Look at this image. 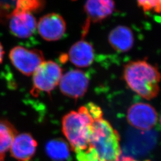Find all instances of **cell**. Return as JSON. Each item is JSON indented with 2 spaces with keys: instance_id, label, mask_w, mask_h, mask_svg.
<instances>
[{
  "instance_id": "cell-1",
  "label": "cell",
  "mask_w": 161,
  "mask_h": 161,
  "mask_svg": "<svg viewBox=\"0 0 161 161\" xmlns=\"http://www.w3.org/2000/svg\"><path fill=\"white\" fill-rule=\"evenodd\" d=\"M127 86L140 97L151 100L159 92L161 80L160 72L146 60H136L127 64L123 72Z\"/></svg>"
},
{
  "instance_id": "cell-2",
  "label": "cell",
  "mask_w": 161,
  "mask_h": 161,
  "mask_svg": "<svg viewBox=\"0 0 161 161\" xmlns=\"http://www.w3.org/2000/svg\"><path fill=\"white\" fill-rule=\"evenodd\" d=\"M90 144L97 153L99 161H121L120 136L103 118L93 122Z\"/></svg>"
},
{
  "instance_id": "cell-3",
  "label": "cell",
  "mask_w": 161,
  "mask_h": 161,
  "mask_svg": "<svg viewBox=\"0 0 161 161\" xmlns=\"http://www.w3.org/2000/svg\"><path fill=\"white\" fill-rule=\"evenodd\" d=\"M93 122L86 106L64 116L62 131L72 150L85 149L90 144Z\"/></svg>"
},
{
  "instance_id": "cell-4",
  "label": "cell",
  "mask_w": 161,
  "mask_h": 161,
  "mask_svg": "<svg viewBox=\"0 0 161 161\" xmlns=\"http://www.w3.org/2000/svg\"><path fill=\"white\" fill-rule=\"evenodd\" d=\"M62 76V70L53 61H44L33 74L31 93L36 96L40 92L50 93L58 86Z\"/></svg>"
},
{
  "instance_id": "cell-5",
  "label": "cell",
  "mask_w": 161,
  "mask_h": 161,
  "mask_svg": "<svg viewBox=\"0 0 161 161\" xmlns=\"http://www.w3.org/2000/svg\"><path fill=\"white\" fill-rule=\"evenodd\" d=\"M9 58L13 66L24 75L29 76L44 62L42 52L29 50L22 46L13 47L9 53Z\"/></svg>"
},
{
  "instance_id": "cell-6",
  "label": "cell",
  "mask_w": 161,
  "mask_h": 161,
  "mask_svg": "<svg viewBox=\"0 0 161 161\" xmlns=\"http://www.w3.org/2000/svg\"><path fill=\"white\" fill-rule=\"evenodd\" d=\"M58 84L61 92L64 96L77 99L86 93L89 86V80L84 72L74 69L62 75Z\"/></svg>"
},
{
  "instance_id": "cell-7",
  "label": "cell",
  "mask_w": 161,
  "mask_h": 161,
  "mask_svg": "<svg viewBox=\"0 0 161 161\" xmlns=\"http://www.w3.org/2000/svg\"><path fill=\"white\" fill-rule=\"evenodd\" d=\"M127 118L128 123L132 127L141 130H149L155 125L158 114L150 104L140 102L130 107Z\"/></svg>"
},
{
  "instance_id": "cell-8",
  "label": "cell",
  "mask_w": 161,
  "mask_h": 161,
  "mask_svg": "<svg viewBox=\"0 0 161 161\" xmlns=\"http://www.w3.org/2000/svg\"><path fill=\"white\" fill-rule=\"evenodd\" d=\"M36 29L44 40L55 41L62 38L65 34L66 23L60 14L49 13L41 17Z\"/></svg>"
},
{
  "instance_id": "cell-9",
  "label": "cell",
  "mask_w": 161,
  "mask_h": 161,
  "mask_svg": "<svg viewBox=\"0 0 161 161\" xmlns=\"http://www.w3.org/2000/svg\"><path fill=\"white\" fill-rule=\"evenodd\" d=\"M36 28V20L31 12L14 10L10 15L9 28L12 34L19 38H29Z\"/></svg>"
},
{
  "instance_id": "cell-10",
  "label": "cell",
  "mask_w": 161,
  "mask_h": 161,
  "mask_svg": "<svg viewBox=\"0 0 161 161\" xmlns=\"http://www.w3.org/2000/svg\"><path fill=\"white\" fill-rule=\"evenodd\" d=\"M37 148V142L29 133L17 134L10 149L12 158L17 161H31Z\"/></svg>"
},
{
  "instance_id": "cell-11",
  "label": "cell",
  "mask_w": 161,
  "mask_h": 161,
  "mask_svg": "<svg viewBox=\"0 0 161 161\" xmlns=\"http://www.w3.org/2000/svg\"><path fill=\"white\" fill-rule=\"evenodd\" d=\"M68 56L69 61L75 66L86 68L90 66L94 60V48L90 42L81 40L72 46Z\"/></svg>"
},
{
  "instance_id": "cell-12",
  "label": "cell",
  "mask_w": 161,
  "mask_h": 161,
  "mask_svg": "<svg viewBox=\"0 0 161 161\" xmlns=\"http://www.w3.org/2000/svg\"><path fill=\"white\" fill-rule=\"evenodd\" d=\"M115 8L114 0H86L84 5L88 19L94 23L101 22L110 16Z\"/></svg>"
},
{
  "instance_id": "cell-13",
  "label": "cell",
  "mask_w": 161,
  "mask_h": 161,
  "mask_svg": "<svg viewBox=\"0 0 161 161\" xmlns=\"http://www.w3.org/2000/svg\"><path fill=\"white\" fill-rule=\"evenodd\" d=\"M108 41L111 47L118 52L130 51L134 44V36L131 29L128 26L119 25L110 32Z\"/></svg>"
},
{
  "instance_id": "cell-14",
  "label": "cell",
  "mask_w": 161,
  "mask_h": 161,
  "mask_svg": "<svg viewBox=\"0 0 161 161\" xmlns=\"http://www.w3.org/2000/svg\"><path fill=\"white\" fill-rule=\"evenodd\" d=\"M17 134L16 128L10 121L0 119V159L3 161Z\"/></svg>"
},
{
  "instance_id": "cell-15",
  "label": "cell",
  "mask_w": 161,
  "mask_h": 161,
  "mask_svg": "<svg viewBox=\"0 0 161 161\" xmlns=\"http://www.w3.org/2000/svg\"><path fill=\"white\" fill-rule=\"evenodd\" d=\"M46 152L53 161H66L70 156L68 144L62 138L50 140L46 145Z\"/></svg>"
},
{
  "instance_id": "cell-16",
  "label": "cell",
  "mask_w": 161,
  "mask_h": 161,
  "mask_svg": "<svg viewBox=\"0 0 161 161\" xmlns=\"http://www.w3.org/2000/svg\"><path fill=\"white\" fill-rule=\"evenodd\" d=\"M78 161H99L97 153L90 144L87 147L74 151Z\"/></svg>"
},
{
  "instance_id": "cell-17",
  "label": "cell",
  "mask_w": 161,
  "mask_h": 161,
  "mask_svg": "<svg viewBox=\"0 0 161 161\" xmlns=\"http://www.w3.org/2000/svg\"><path fill=\"white\" fill-rule=\"evenodd\" d=\"M137 2L144 12L161 13V0H137Z\"/></svg>"
},
{
  "instance_id": "cell-18",
  "label": "cell",
  "mask_w": 161,
  "mask_h": 161,
  "mask_svg": "<svg viewBox=\"0 0 161 161\" xmlns=\"http://www.w3.org/2000/svg\"><path fill=\"white\" fill-rule=\"evenodd\" d=\"M89 114L92 117L94 121L103 118V112L101 108L93 103H89L86 105Z\"/></svg>"
},
{
  "instance_id": "cell-19",
  "label": "cell",
  "mask_w": 161,
  "mask_h": 161,
  "mask_svg": "<svg viewBox=\"0 0 161 161\" xmlns=\"http://www.w3.org/2000/svg\"><path fill=\"white\" fill-rule=\"evenodd\" d=\"M4 50L3 45L0 42V64H2L3 59H4Z\"/></svg>"
},
{
  "instance_id": "cell-20",
  "label": "cell",
  "mask_w": 161,
  "mask_h": 161,
  "mask_svg": "<svg viewBox=\"0 0 161 161\" xmlns=\"http://www.w3.org/2000/svg\"><path fill=\"white\" fill-rule=\"evenodd\" d=\"M121 161H137V160H136L134 159H133L132 158H130V157H124V158H122ZM150 161V160H146V161Z\"/></svg>"
},
{
  "instance_id": "cell-21",
  "label": "cell",
  "mask_w": 161,
  "mask_h": 161,
  "mask_svg": "<svg viewBox=\"0 0 161 161\" xmlns=\"http://www.w3.org/2000/svg\"><path fill=\"white\" fill-rule=\"evenodd\" d=\"M160 122H161V118H160Z\"/></svg>"
},
{
  "instance_id": "cell-22",
  "label": "cell",
  "mask_w": 161,
  "mask_h": 161,
  "mask_svg": "<svg viewBox=\"0 0 161 161\" xmlns=\"http://www.w3.org/2000/svg\"><path fill=\"white\" fill-rule=\"evenodd\" d=\"M0 161H3V160H2V159H0Z\"/></svg>"
}]
</instances>
